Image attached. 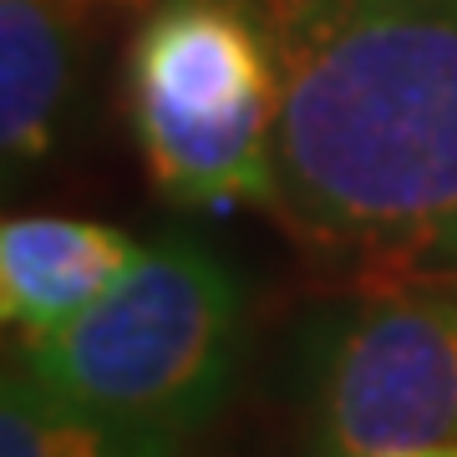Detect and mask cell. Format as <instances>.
Wrapping results in <instances>:
<instances>
[{
    "mask_svg": "<svg viewBox=\"0 0 457 457\" xmlns=\"http://www.w3.org/2000/svg\"><path fill=\"white\" fill-rule=\"evenodd\" d=\"M279 66L275 209L300 239L457 275V0H245Z\"/></svg>",
    "mask_w": 457,
    "mask_h": 457,
    "instance_id": "cell-1",
    "label": "cell"
},
{
    "mask_svg": "<svg viewBox=\"0 0 457 457\" xmlns=\"http://www.w3.org/2000/svg\"><path fill=\"white\" fill-rule=\"evenodd\" d=\"M245 356V290L213 249L183 234L128 264V275L21 351V366L66 402L188 437L224 407Z\"/></svg>",
    "mask_w": 457,
    "mask_h": 457,
    "instance_id": "cell-2",
    "label": "cell"
},
{
    "mask_svg": "<svg viewBox=\"0 0 457 457\" xmlns=\"http://www.w3.org/2000/svg\"><path fill=\"white\" fill-rule=\"evenodd\" d=\"M128 112L163 198L275 209L279 66L245 0H153L128 46Z\"/></svg>",
    "mask_w": 457,
    "mask_h": 457,
    "instance_id": "cell-3",
    "label": "cell"
},
{
    "mask_svg": "<svg viewBox=\"0 0 457 457\" xmlns=\"http://www.w3.org/2000/svg\"><path fill=\"white\" fill-rule=\"evenodd\" d=\"M315 457L457 442V290H381L315 326Z\"/></svg>",
    "mask_w": 457,
    "mask_h": 457,
    "instance_id": "cell-4",
    "label": "cell"
},
{
    "mask_svg": "<svg viewBox=\"0 0 457 457\" xmlns=\"http://www.w3.org/2000/svg\"><path fill=\"white\" fill-rule=\"evenodd\" d=\"M143 254L122 228L66 213H16L0 228V315L21 341L51 336L97 305Z\"/></svg>",
    "mask_w": 457,
    "mask_h": 457,
    "instance_id": "cell-5",
    "label": "cell"
},
{
    "mask_svg": "<svg viewBox=\"0 0 457 457\" xmlns=\"http://www.w3.org/2000/svg\"><path fill=\"white\" fill-rule=\"evenodd\" d=\"M71 92V26L56 0H0V147L31 168L51 147Z\"/></svg>",
    "mask_w": 457,
    "mask_h": 457,
    "instance_id": "cell-6",
    "label": "cell"
},
{
    "mask_svg": "<svg viewBox=\"0 0 457 457\" xmlns=\"http://www.w3.org/2000/svg\"><path fill=\"white\" fill-rule=\"evenodd\" d=\"M173 432L137 427L41 386L26 366L0 381V457H179Z\"/></svg>",
    "mask_w": 457,
    "mask_h": 457,
    "instance_id": "cell-7",
    "label": "cell"
},
{
    "mask_svg": "<svg viewBox=\"0 0 457 457\" xmlns=\"http://www.w3.org/2000/svg\"><path fill=\"white\" fill-rule=\"evenodd\" d=\"M381 457H457V442H442V447H402V453H381Z\"/></svg>",
    "mask_w": 457,
    "mask_h": 457,
    "instance_id": "cell-8",
    "label": "cell"
}]
</instances>
